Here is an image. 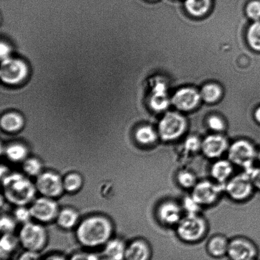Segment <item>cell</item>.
<instances>
[{"mask_svg":"<svg viewBox=\"0 0 260 260\" xmlns=\"http://www.w3.org/2000/svg\"><path fill=\"white\" fill-rule=\"evenodd\" d=\"M41 260H68V258L61 254L53 253L45 256L44 258Z\"/></svg>","mask_w":260,"mask_h":260,"instance_id":"obj_42","label":"cell"},{"mask_svg":"<svg viewBox=\"0 0 260 260\" xmlns=\"http://www.w3.org/2000/svg\"><path fill=\"white\" fill-rule=\"evenodd\" d=\"M36 188L43 197L55 198L63 193V179L60 176L52 172H42L36 181Z\"/></svg>","mask_w":260,"mask_h":260,"instance_id":"obj_8","label":"cell"},{"mask_svg":"<svg viewBox=\"0 0 260 260\" xmlns=\"http://www.w3.org/2000/svg\"><path fill=\"white\" fill-rule=\"evenodd\" d=\"M12 47L9 43L4 41H1L0 44V56H1L2 61L7 60V59L12 57Z\"/></svg>","mask_w":260,"mask_h":260,"instance_id":"obj_39","label":"cell"},{"mask_svg":"<svg viewBox=\"0 0 260 260\" xmlns=\"http://www.w3.org/2000/svg\"><path fill=\"white\" fill-rule=\"evenodd\" d=\"M32 218L43 223L50 222L57 218L59 210L53 198L42 197L37 198L29 208Z\"/></svg>","mask_w":260,"mask_h":260,"instance_id":"obj_10","label":"cell"},{"mask_svg":"<svg viewBox=\"0 0 260 260\" xmlns=\"http://www.w3.org/2000/svg\"><path fill=\"white\" fill-rule=\"evenodd\" d=\"M24 117L19 112H7L2 117V129L8 133H15L19 132L24 127Z\"/></svg>","mask_w":260,"mask_h":260,"instance_id":"obj_17","label":"cell"},{"mask_svg":"<svg viewBox=\"0 0 260 260\" xmlns=\"http://www.w3.org/2000/svg\"><path fill=\"white\" fill-rule=\"evenodd\" d=\"M113 228L111 221L101 216H91L81 221L76 230V239L81 246L96 248L111 240Z\"/></svg>","mask_w":260,"mask_h":260,"instance_id":"obj_1","label":"cell"},{"mask_svg":"<svg viewBox=\"0 0 260 260\" xmlns=\"http://www.w3.org/2000/svg\"><path fill=\"white\" fill-rule=\"evenodd\" d=\"M210 0H186L185 7L190 14L201 16L208 12Z\"/></svg>","mask_w":260,"mask_h":260,"instance_id":"obj_26","label":"cell"},{"mask_svg":"<svg viewBox=\"0 0 260 260\" xmlns=\"http://www.w3.org/2000/svg\"><path fill=\"white\" fill-rule=\"evenodd\" d=\"M23 170L25 174L30 177H38L42 173V164L40 160L36 158H28L23 162Z\"/></svg>","mask_w":260,"mask_h":260,"instance_id":"obj_28","label":"cell"},{"mask_svg":"<svg viewBox=\"0 0 260 260\" xmlns=\"http://www.w3.org/2000/svg\"><path fill=\"white\" fill-rule=\"evenodd\" d=\"M78 220V213L71 208H65L59 211L57 217L56 218L58 226L63 229H66V230L75 227Z\"/></svg>","mask_w":260,"mask_h":260,"instance_id":"obj_23","label":"cell"},{"mask_svg":"<svg viewBox=\"0 0 260 260\" xmlns=\"http://www.w3.org/2000/svg\"><path fill=\"white\" fill-rule=\"evenodd\" d=\"M221 189L219 186L205 181L195 185L192 196L201 206L211 205L218 199Z\"/></svg>","mask_w":260,"mask_h":260,"instance_id":"obj_12","label":"cell"},{"mask_svg":"<svg viewBox=\"0 0 260 260\" xmlns=\"http://www.w3.org/2000/svg\"><path fill=\"white\" fill-rule=\"evenodd\" d=\"M5 155L10 161L14 162H24L27 159L28 150L21 143H12L5 149Z\"/></svg>","mask_w":260,"mask_h":260,"instance_id":"obj_24","label":"cell"},{"mask_svg":"<svg viewBox=\"0 0 260 260\" xmlns=\"http://www.w3.org/2000/svg\"><path fill=\"white\" fill-rule=\"evenodd\" d=\"M20 244L19 238L12 234H4L0 241V255L2 260H7L17 250Z\"/></svg>","mask_w":260,"mask_h":260,"instance_id":"obj_22","label":"cell"},{"mask_svg":"<svg viewBox=\"0 0 260 260\" xmlns=\"http://www.w3.org/2000/svg\"><path fill=\"white\" fill-rule=\"evenodd\" d=\"M246 172H248L250 176L254 188L260 190V167L253 168L249 171Z\"/></svg>","mask_w":260,"mask_h":260,"instance_id":"obj_40","label":"cell"},{"mask_svg":"<svg viewBox=\"0 0 260 260\" xmlns=\"http://www.w3.org/2000/svg\"><path fill=\"white\" fill-rule=\"evenodd\" d=\"M248 40L254 50L260 51V22H254L249 27Z\"/></svg>","mask_w":260,"mask_h":260,"instance_id":"obj_30","label":"cell"},{"mask_svg":"<svg viewBox=\"0 0 260 260\" xmlns=\"http://www.w3.org/2000/svg\"><path fill=\"white\" fill-rule=\"evenodd\" d=\"M39 254L35 252L25 251L17 260H41Z\"/></svg>","mask_w":260,"mask_h":260,"instance_id":"obj_41","label":"cell"},{"mask_svg":"<svg viewBox=\"0 0 260 260\" xmlns=\"http://www.w3.org/2000/svg\"><path fill=\"white\" fill-rule=\"evenodd\" d=\"M205 231V221L198 215H187L178 223V236L187 243H195L201 240Z\"/></svg>","mask_w":260,"mask_h":260,"instance_id":"obj_6","label":"cell"},{"mask_svg":"<svg viewBox=\"0 0 260 260\" xmlns=\"http://www.w3.org/2000/svg\"><path fill=\"white\" fill-rule=\"evenodd\" d=\"M221 93V89L218 85L215 84H209L203 88L201 97L208 103H213L220 98Z\"/></svg>","mask_w":260,"mask_h":260,"instance_id":"obj_29","label":"cell"},{"mask_svg":"<svg viewBox=\"0 0 260 260\" xmlns=\"http://www.w3.org/2000/svg\"><path fill=\"white\" fill-rule=\"evenodd\" d=\"M158 216L160 221L166 225H175L182 220V210L177 204L165 203L160 206L158 210Z\"/></svg>","mask_w":260,"mask_h":260,"instance_id":"obj_16","label":"cell"},{"mask_svg":"<svg viewBox=\"0 0 260 260\" xmlns=\"http://www.w3.org/2000/svg\"><path fill=\"white\" fill-rule=\"evenodd\" d=\"M229 241L222 236H215L207 244L209 255L215 258H221L228 255Z\"/></svg>","mask_w":260,"mask_h":260,"instance_id":"obj_20","label":"cell"},{"mask_svg":"<svg viewBox=\"0 0 260 260\" xmlns=\"http://www.w3.org/2000/svg\"><path fill=\"white\" fill-rule=\"evenodd\" d=\"M135 137L139 144L150 145L154 143L157 139V135L150 126L139 127L135 132Z\"/></svg>","mask_w":260,"mask_h":260,"instance_id":"obj_25","label":"cell"},{"mask_svg":"<svg viewBox=\"0 0 260 260\" xmlns=\"http://www.w3.org/2000/svg\"><path fill=\"white\" fill-rule=\"evenodd\" d=\"M184 146L185 149L187 150L188 152L194 153L198 152L199 150L201 149L202 142H201L198 137L191 136L186 140Z\"/></svg>","mask_w":260,"mask_h":260,"instance_id":"obj_36","label":"cell"},{"mask_svg":"<svg viewBox=\"0 0 260 260\" xmlns=\"http://www.w3.org/2000/svg\"><path fill=\"white\" fill-rule=\"evenodd\" d=\"M246 12L251 19L258 20L260 19V2L253 1L249 3L246 8Z\"/></svg>","mask_w":260,"mask_h":260,"instance_id":"obj_35","label":"cell"},{"mask_svg":"<svg viewBox=\"0 0 260 260\" xmlns=\"http://www.w3.org/2000/svg\"><path fill=\"white\" fill-rule=\"evenodd\" d=\"M208 126L211 129L215 132L222 131L224 123L222 120L217 117H212L208 120Z\"/></svg>","mask_w":260,"mask_h":260,"instance_id":"obj_38","label":"cell"},{"mask_svg":"<svg viewBox=\"0 0 260 260\" xmlns=\"http://www.w3.org/2000/svg\"><path fill=\"white\" fill-rule=\"evenodd\" d=\"M150 105L154 110L161 111L169 105L167 86L161 81L155 83L152 89V94L150 99Z\"/></svg>","mask_w":260,"mask_h":260,"instance_id":"obj_18","label":"cell"},{"mask_svg":"<svg viewBox=\"0 0 260 260\" xmlns=\"http://www.w3.org/2000/svg\"><path fill=\"white\" fill-rule=\"evenodd\" d=\"M201 94L192 88H183L177 92L172 102L177 108L188 111L194 108L200 101Z\"/></svg>","mask_w":260,"mask_h":260,"instance_id":"obj_14","label":"cell"},{"mask_svg":"<svg viewBox=\"0 0 260 260\" xmlns=\"http://www.w3.org/2000/svg\"><path fill=\"white\" fill-rule=\"evenodd\" d=\"M83 183V178L80 174L71 172L63 179V189L68 192L75 193L81 189Z\"/></svg>","mask_w":260,"mask_h":260,"instance_id":"obj_27","label":"cell"},{"mask_svg":"<svg viewBox=\"0 0 260 260\" xmlns=\"http://www.w3.org/2000/svg\"><path fill=\"white\" fill-rule=\"evenodd\" d=\"M186 126L187 123L182 115L170 112L160 121L158 131L160 138L166 141H171L182 136Z\"/></svg>","mask_w":260,"mask_h":260,"instance_id":"obj_7","label":"cell"},{"mask_svg":"<svg viewBox=\"0 0 260 260\" xmlns=\"http://www.w3.org/2000/svg\"><path fill=\"white\" fill-rule=\"evenodd\" d=\"M14 217L15 220L25 224L29 222L30 218H32V215L29 209L25 208L24 206H18L14 211Z\"/></svg>","mask_w":260,"mask_h":260,"instance_id":"obj_32","label":"cell"},{"mask_svg":"<svg viewBox=\"0 0 260 260\" xmlns=\"http://www.w3.org/2000/svg\"><path fill=\"white\" fill-rule=\"evenodd\" d=\"M228 149V142L225 137L218 134L210 135L202 141L201 150L209 159H216L223 155Z\"/></svg>","mask_w":260,"mask_h":260,"instance_id":"obj_13","label":"cell"},{"mask_svg":"<svg viewBox=\"0 0 260 260\" xmlns=\"http://www.w3.org/2000/svg\"><path fill=\"white\" fill-rule=\"evenodd\" d=\"M19 239L25 251L40 253L47 246L48 236L43 226L29 221L22 226Z\"/></svg>","mask_w":260,"mask_h":260,"instance_id":"obj_4","label":"cell"},{"mask_svg":"<svg viewBox=\"0 0 260 260\" xmlns=\"http://www.w3.org/2000/svg\"><path fill=\"white\" fill-rule=\"evenodd\" d=\"M5 198L12 205L25 206L34 199L35 185L20 173L8 174L2 178Z\"/></svg>","mask_w":260,"mask_h":260,"instance_id":"obj_2","label":"cell"},{"mask_svg":"<svg viewBox=\"0 0 260 260\" xmlns=\"http://www.w3.org/2000/svg\"><path fill=\"white\" fill-rule=\"evenodd\" d=\"M201 206L192 196L185 198L183 201V207L187 211L188 215H198Z\"/></svg>","mask_w":260,"mask_h":260,"instance_id":"obj_34","label":"cell"},{"mask_svg":"<svg viewBox=\"0 0 260 260\" xmlns=\"http://www.w3.org/2000/svg\"><path fill=\"white\" fill-rule=\"evenodd\" d=\"M68 260H102V257L90 252L81 251L73 254Z\"/></svg>","mask_w":260,"mask_h":260,"instance_id":"obj_37","label":"cell"},{"mask_svg":"<svg viewBox=\"0 0 260 260\" xmlns=\"http://www.w3.org/2000/svg\"><path fill=\"white\" fill-rule=\"evenodd\" d=\"M255 119L257 122L260 124V107L258 109H256L255 112Z\"/></svg>","mask_w":260,"mask_h":260,"instance_id":"obj_43","label":"cell"},{"mask_svg":"<svg viewBox=\"0 0 260 260\" xmlns=\"http://www.w3.org/2000/svg\"><path fill=\"white\" fill-rule=\"evenodd\" d=\"M30 73L28 64L22 59L10 57L2 61L0 76L3 83L10 86L20 85Z\"/></svg>","mask_w":260,"mask_h":260,"instance_id":"obj_3","label":"cell"},{"mask_svg":"<svg viewBox=\"0 0 260 260\" xmlns=\"http://www.w3.org/2000/svg\"><path fill=\"white\" fill-rule=\"evenodd\" d=\"M253 260H258V258H257V259H253Z\"/></svg>","mask_w":260,"mask_h":260,"instance_id":"obj_46","label":"cell"},{"mask_svg":"<svg viewBox=\"0 0 260 260\" xmlns=\"http://www.w3.org/2000/svg\"><path fill=\"white\" fill-rule=\"evenodd\" d=\"M257 158H258V159L260 162V150H259V152L258 153V154H257Z\"/></svg>","mask_w":260,"mask_h":260,"instance_id":"obj_44","label":"cell"},{"mask_svg":"<svg viewBox=\"0 0 260 260\" xmlns=\"http://www.w3.org/2000/svg\"><path fill=\"white\" fill-rule=\"evenodd\" d=\"M102 260H109V259L104 258V257H102Z\"/></svg>","mask_w":260,"mask_h":260,"instance_id":"obj_45","label":"cell"},{"mask_svg":"<svg viewBox=\"0 0 260 260\" xmlns=\"http://www.w3.org/2000/svg\"><path fill=\"white\" fill-rule=\"evenodd\" d=\"M15 219L9 216H2L0 220V228L4 234H12L16 227Z\"/></svg>","mask_w":260,"mask_h":260,"instance_id":"obj_33","label":"cell"},{"mask_svg":"<svg viewBox=\"0 0 260 260\" xmlns=\"http://www.w3.org/2000/svg\"><path fill=\"white\" fill-rule=\"evenodd\" d=\"M257 154L253 145L245 140L234 142L229 148V160L234 164L243 167L246 171L253 169L252 165Z\"/></svg>","mask_w":260,"mask_h":260,"instance_id":"obj_5","label":"cell"},{"mask_svg":"<svg viewBox=\"0 0 260 260\" xmlns=\"http://www.w3.org/2000/svg\"><path fill=\"white\" fill-rule=\"evenodd\" d=\"M258 249L248 239H234L229 241L228 255L230 260H253L258 258Z\"/></svg>","mask_w":260,"mask_h":260,"instance_id":"obj_11","label":"cell"},{"mask_svg":"<svg viewBox=\"0 0 260 260\" xmlns=\"http://www.w3.org/2000/svg\"><path fill=\"white\" fill-rule=\"evenodd\" d=\"M254 185L248 172L236 176L229 181L225 187L228 195L235 200H244L253 192Z\"/></svg>","mask_w":260,"mask_h":260,"instance_id":"obj_9","label":"cell"},{"mask_svg":"<svg viewBox=\"0 0 260 260\" xmlns=\"http://www.w3.org/2000/svg\"><path fill=\"white\" fill-rule=\"evenodd\" d=\"M177 179L178 183L185 188H193L197 184L195 175L188 170H182L178 173Z\"/></svg>","mask_w":260,"mask_h":260,"instance_id":"obj_31","label":"cell"},{"mask_svg":"<svg viewBox=\"0 0 260 260\" xmlns=\"http://www.w3.org/2000/svg\"><path fill=\"white\" fill-rule=\"evenodd\" d=\"M151 248L146 242L139 239L126 245L124 260H151Z\"/></svg>","mask_w":260,"mask_h":260,"instance_id":"obj_15","label":"cell"},{"mask_svg":"<svg viewBox=\"0 0 260 260\" xmlns=\"http://www.w3.org/2000/svg\"><path fill=\"white\" fill-rule=\"evenodd\" d=\"M233 172V163L230 160H218L213 165L211 169V176L220 183H225L228 181Z\"/></svg>","mask_w":260,"mask_h":260,"instance_id":"obj_21","label":"cell"},{"mask_svg":"<svg viewBox=\"0 0 260 260\" xmlns=\"http://www.w3.org/2000/svg\"><path fill=\"white\" fill-rule=\"evenodd\" d=\"M126 245L120 239H111L104 247V258L109 260H124Z\"/></svg>","mask_w":260,"mask_h":260,"instance_id":"obj_19","label":"cell"}]
</instances>
